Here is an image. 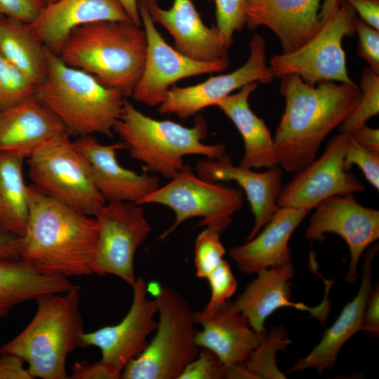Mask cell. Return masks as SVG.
Here are the masks:
<instances>
[{
	"label": "cell",
	"mask_w": 379,
	"mask_h": 379,
	"mask_svg": "<svg viewBox=\"0 0 379 379\" xmlns=\"http://www.w3.org/2000/svg\"><path fill=\"white\" fill-rule=\"evenodd\" d=\"M281 79L286 104L274 143L281 168L297 173L317 158L326 136L352 114L361 91L355 83L323 81L312 86L295 74Z\"/></svg>",
	"instance_id": "1"
},
{
	"label": "cell",
	"mask_w": 379,
	"mask_h": 379,
	"mask_svg": "<svg viewBox=\"0 0 379 379\" xmlns=\"http://www.w3.org/2000/svg\"><path fill=\"white\" fill-rule=\"evenodd\" d=\"M29 214L19 258L40 273L68 278L93 274L98 236L94 216L27 186Z\"/></svg>",
	"instance_id": "2"
},
{
	"label": "cell",
	"mask_w": 379,
	"mask_h": 379,
	"mask_svg": "<svg viewBox=\"0 0 379 379\" xmlns=\"http://www.w3.org/2000/svg\"><path fill=\"white\" fill-rule=\"evenodd\" d=\"M47 72L34 95L62 123L69 135L113 136L126 97L92 74L65 63L46 48Z\"/></svg>",
	"instance_id": "3"
},
{
	"label": "cell",
	"mask_w": 379,
	"mask_h": 379,
	"mask_svg": "<svg viewBox=\"0 0 379 379\" xmlns=\"http://www.w3.org/2000/svg\"><path fill=\"white\" fill-rule=\"evenodd\" d=\"M146 48L140 26L100 21L74 29L58 55L67 65L92 74L126 97L132 95L142 75Z\"/></svg>",
	"instance_id": "4"
},
{
	"label": "cell",
	"mask_w": 379,
	"mask_h": 379,
	"mask_svg": "<svg viewBox=\"0 0 379 379\" xmlns=\"http://www.w3.org/2000/svg\"><path fill=\"white\" fill-rule=\"evenodd\" d=\"M77 287L37 298L36 313L18 335L0 347L1 354L17 357L33 378L67 379L69 354L82 347L84 333Z\"/></svg>",
	"instance_id": "5"
},
{
	"label": "cell",
	"mask_w": 379,
	"mask_h": 379,
	"mask_svg": "<svg viewBox=\"0 0 379 379\" xmlns=\"http://www.w3.org/2000/svg\"><path fill=\"white\" fill-rule=\"evenodd\" d=\"M113 132L120 138L130 157L143 164L144 171L168 179L182 168L184 157L200 155L221 159L228 156L224 145L203 142L208 132L203 116L197 117L193 126L186 127L144 114L126 98Z\"/></svg>",
	"instance_id": "6"
},
{
	"label": "cell",
	"mask_w": 379,
	"mask_h": 379,
	"mask_svg": "<svg viewBox=\"0 0 379 379\" xmlns=\"http://www.w3.org/2000/svg\"><path fill=\"white\" fill-rule=\"evenodd\" d=\"M159 321L145 350L122 371L124 379H178L201 348L195 341L196 323L189 302L177 291L162 286L155 296Z\"/></svg>",
	"instance_id": "7"
},
{
	"label": "cell",
	"mask_w": 379,
	"mask_h": 379,
	"mask_svg": "<svg viewBox=\"0 0 379 379\" xmlns=\"http://www.w3.org/2000/svg\"><path fill=\"white\" fill-rule=\"evenodd\" d=\"M29 176L46 195L81 213L94 216L107 201L96 188L88 162L67 132L28 158Z\"/></svg>",
	"instance_id": "8"
},
{
	"label": "cell",
	"mask_w": 379,
	"mask_h": 379,
	"mask_svg": "<svg viewBox=\"0 0 379 379\" xmlns=\"http://www.w3.org/2000/svg\"><path fill=\"white\" fill-rule=\"evenodd\" d=\"M161 204L175 213L173 225L159 237L164 239L182 222L200 218L198 226L218 231L225 230L232 222V216L243 206V192L218 182H209L194 174L190 166L184 165L170 181L159 187L138 204Z\"/></svg>",
	"instance_id": "9"
},
{
	"label": "cell",
	"mask_w": 379,
	"mask_h": 379,
	"mask_svg": "<svg viewBox=\"0 0 379 379\" xmlns=\"http://www.w3.org/2000/svg\"><path fill=\"white\" fill-rule=\"evenodd\" d=\"M357 18L355 11L343 0L307 41L271 58L270 67L274 77L298 74L312 86L323 81L354 84L348 75L342 44L345 36L356 33Z\"/></svg>",
	"instance_id": "10"
},
{
	"label": "cell",
	"mask_w": 379,
	"mask_h": 379,
	"mask_svg": "<svg viewBox=\"0 0 379 379\" xmlns=\"http://www.w3.org/2000/svg\"><path fill=\"white\" fill-rule=\"evenodd\" d=\"M98 236L92 272L114 275L131 286L136 280L135 255L151 232L141 205L107 202L94 215Z\"/></svg>",
	"instance_id": "11"
},
{
	"label": "cell",
	"mask_w": 379,
	"mask_h": 379,
	"mask_svg": "<svg viewBox=\"0 0 379 379\" xmlns=\"http://www.w3.org/2000/svg\"><path fill=\"white\" fill-rule=\"evenodd\" d=\"M138 4L147 48L143 71L131 95L135 101L159 106L171 86L179 80L227 68L229 57L212 62L197 61L169 46L156 28L144 0H138Z\"/></svg>",
	"instance_id": "12"
},
{
	"label": "cell",
	"mask_w": 379,
	"mask_h": 379,
	"mask_svg": "<svg viewBox=\"0 0 379 379\" xmlns=\"http://www.w3.org/2000/svg\"><path fill=\"white\" fill-rule=\"evenodd\" d=\"M350 135L339 133L333 137L319 158L295 173L293 180L283 187L278 206L311 211L331 197L364 191V186L343 166Z\"/></svg>",
	"instance_id": "13"
},
{
	"label": "cell",
	"mask_w": 379,
	"mask_h": 379,
	"mask_svg": "<svg viewBox=\"0 0 379 379\" xmlns=\"http://www.w3.org/2000/svg\"><path fill=\"white\" fill-rule=\"evenodd\" d=\"M335 233L347 243L350 262L345 277L348 283L358 278L357 265L365 250L379 238V211L361 205L353 193L331 197L316 208L305 232L310 241H323Z\"/></svg>",
	"instance_id": "14"
},
{
	"label": "cell",
	"mask_w": 379,
	"mask_h": 379,
	"mask_svg": "<svg viewBox=\"0 0 379 379\" xmlns=\"http://www.w3.org/2000/svg\"><path fill=\"white\" fill-rule=\"evenodd\" d=\"M265 45L261 35L253 34L249 58L241 67L227 74L211 77L196 85L171 87L159 105V112L187 119L206 107L216 106L219 101L247 84L272 82L275 77L266 64Z\"/></svg>",
	"instance_id": "15"
},
{
	"label": "cell",
	"mask_w": 379,
	"mask_h": 379,
	"mask_svg": "<svg viewBox=\"0 0 379 379\" xmlns=\"http://www.w3.org/2000/svg\"><path fill=\"white\" fill-rule=\"evenodd\" d=\"M133 300L129 311L117 324L107 326L82 335V347L100 348L103 361L122 371L127 364L148 345V336L156 331L157 300L147 296V285L142 277L131 286Z\"/></svg>",
	"instance_id": "16"
},
{
	"label": "cell",
	"mask_w": 379,
	"mask_h": 379,
	"mask_svg": "<svg viewBox=\"0 0 379 379\" xmlns=\"http://www.w3.org/2000/svg\"><path fill=\"white\" fill-rule=\"evenodd\" d=\"M258 277L252 280L244 291L234 301V309L244 316L251 328L260 336L267 335L265 323L274 312L284 307H293L296 310L310 313L323 324L331 307L328 293L331 282L326 281V296L317 307L307 306L302 302L290 300V280L294 276L292 262L279 265L261 270Z\"/></svg>",
	"instance_id": "17"
},
{
	"label": "cell",
	"mask_w": 379,
	"mask_h": 379,
	"mask_svg": "<svg viewBox=\"0 0 379 379\" xmlns=\"http://www.w3.org/2000/svg\"><path fill=\"white\" fill-rule=\"evenodd\" d=\"M74 144L86 159L93 181L107 202L138 204L160 187L157 175L138 173L119 164L117 152L125 149L122 142L101 144L93 135L79 137Z\"/></svg>",
	"instance_id": "18"
},
{
	"label": "cell",
	"mask_w": 379,
	"mask_h": 379,
	"mask_svg": "<svg viewBox=\"0 0 379 379\" xmlns=\"http://www.w3.org/2000/svg\"><path fill=\"white\" fill-rule=\"evenodd\" d=\"M144 1L152 21L168 31L182 54L201 62L228 57L229 48L220 31L204 23L192 0H173L168 9L161 8L157 0Z\"/></svg>",
	"instance_id": "19"
},
{
	"label": "cell",
	"mask_w": 379,
	"mask_h": 379,
	"mask_svg": "<svg viewBox=\"0 0 379 379\" xmlns=\"http://www.w3.org/2000/svg\"><path fill=\"white\" fill-rule=\"evenodd\" d=\"M195 170L204 180L213 182L234 181L244 191L255 219L246 241L261 230L279 208L277 200L283 188V171L279 166L255 172L233 165L227 156L221 159H200L196 163Z\"/></svg>",
	"instance_id": "20"
},
{
	"label": "cell",
	"mask_w": 379,
	"mask_h": 379,
	"mask_svg": "<svg viewBox=\"0 0 379 379\" xmlns=\"http://www.w3.org/2000/svg\"><path fill=\"white\" fill-rule=\"evenodd\" d=\"M100 21L133 22L119 0H58L28 25L43 45L58 55L74 29Z\"/></svg>",
	"instance_id": "21"
},
{
	"label": "cell",
	"mask_w": 379,
	"mask_h": 379,
	"mask_svg": "<svg viewBox=\"0 0 379 379\" xmlns=\"http://www.w3.org/2000/svg\"><path fill=\"white\" fill-rule=\"evenodd\" d=\"M320 7V0H246V25L251 30L261 26L270 29L286 53L319 30Z\"/></svg>",
	"instance_id": "22"
},
{
	"label": "cell",
	"mask_w": 379,
	"mask_h": 379,
	"mask_svg": "<svg viewBox=\"0 0 379 379\" xmlns=\"http://www.w3.org/2000/svg\"><path fill=\"white\" fill-rule=\"evenodd\" d=\"M194 318L202 327L196 333V343L214 353L226 367L245 363L265 338L251 328L229 300L216 309L194 312Z\"/></svg>",
	"instance_id": "23"
},
{
	"label": "cell",
	"mask_w": 379,
	"mask_h": 379,
	"mask_svg": "<svg viewBox=\"0 0 379 379\" xmlns=\"http://www.w3.org/2000/svg\"><path fill=\"white\" fill-rule=\"evenodd\" d=\"M62 132L60 120L34 95L0 110V152L28 159Z\"/></svg>",
	"instance_id": "24"
},
{
	"label": "cell",
	"mask_w": 379,
	"mask_h": 379,
	"mask_svg": "<svg viewBox=\"0 0 379 379\" xmlns=\"http://www.w3.org/2000/svg\"><path fill=\"white\" fill-rule=\"evenodd\" d=\"M310 212L307 209L279 207L261 232L244 244L230 248V255L239 270L245 274H257L292 262L289 239Z\"/></svg>",
	"instance_id": "25"
},
{
	"label": "cell",
	"mask_w": 379,
	"mask_h": 379,
	"mask_svg": "<svg viewBox=\"0 0 379 379\" xmlns=\"http://www.w3.org/2000/svg\"><path fill=\"white\" fill-rule=\"evenodd\" d=\"M378 245L369 248L362 265L360 288L356 296L343 308L334 323L325 331L319 344L305 357L300 359L288 371L293 373L314 368L319 375L335 365L338 353L345 343L361 331L364 307L373 289L372 264Z\"/></svg>",
	"instance_id": "26"
},
{
	"label": "cell",
	"mask_w": 379,
	"mask_h": 379,
	"mask_svg": "<svg viewBox=\"0 0 379 379\" xmlns=\"http://www.w3.org/2000/svg\"><path fill=\"white\" fill-rule=\"evenodd\" d=\"M258 84H247L239 91L227 95L216 105L232 121L243 138L244 153L239 166L251 169L279 166L270 130L264 120L249 106L248 98Z\"/></svg>",
	"instance_id": "27"
},
{
	"label": "cell",
	"mask_w": 379,
	"mask_h": 379,
	"mask_svg": "<svg viewBox=\"0 0 379 379\" xmlns=\"http://www.w3.org/2000/svg\"><path fill=\"white\" fill-rule=\"evenodd\" d=\"M77 286L68 278L41 274L20 259L0 260V319L19 304Z\"/></svg>",
	"instance_id": "28"
},
{
	"label": "cell",
	"mask_w": 379,
	"mask_h": 379,
	"mask_svg": "<svg viewBox=\"0 0 379 379\" xmlns=\"http://www.w3.org/2000/svg\"><path fill=\"white\" fill-rule=\"evenodd\" d=\"M0 53L26 74L36 86L45 79L46 48L28 24L4 16L0 18Z\"/></svg>",
	"instance_id": "29"
},
{
	"label": "cell",
	"mask_w": 379,
	"mask_h": 379,
	"mask_svg": "<svg viewBox=\"0 0 379 379\" xmlns=\"http://www.w3.org/2000/svg\"><path fill=\"white\" fill-rule=\"evenodd\" d=\"M23 160L20 156L0 152V228L18 237L23 235L29 214Z\"/></svg>",
	"instance_id": "30"
},
{
	"label": "cell",
	"mask_w": 379,
	"mask_h": 379,
	"mask_svg": "<svg viewBox=\"0 0 379 379\" xmlns=\"http://www.w3.org/2000/svg\"><path fill=\"white\" fill-rule=\"evenodd\" d=\"M291 343L284 327H273L244 364L255 379H285L277 366L276 354Z\"/></svg>",
	"instance_id": "31"
},
{
	"label": "cell",
	"mask_w": 379,
	"mask_h": 379,
	"mask_svg": "<svg viewBox=\"0 0 379 379\" xmlns=\"http://www.w3.org/2000/svg\"><path fill=\"white\" fill-rule=\"evenodd\" d=\"M361 91L359 103L339 126V133L352 135L371 117L379 112V74L366 67L360 81Z\"/></svg>",
	"instance_id": "32"
},
{
	"label": "cell",
	"mask_w": 379,
	"mask_h": 379,
	"mask_svg": "<svg viewBox=\"0 0 379 379\" xmlns=\"http://www.w3.org/2000/svg\"><path fill=\"white\" fill-rule=\"evenodd\" d=\"M36 84L0 53V110L34 95Z\"/></svg>",
	"instance_id": "33"
},
{
	"label": "cell",
	"mask_w": 379,
	"mask_h": 379,
	"mask_svg": "<svg viewBox=\"0 0 379 379\" xmlns=\"http://www.w3.org/2000/svg\"><path fill=\"white\" fill-rule=\"evenodd\" d=\"M220 233L206 227L197 237L194 244V265L199 278L206 279L224 260L225 248L220 239Z\"/></svg>",
	"instance_id": "34"
},
{
	"label": "cell",
	"mask_w": 379,
	"mask_h": 379,
	"mask_svg": "<svg viewBox=\"0 0 379 379\" xmlns=\"http://www.w3.org/2000/svg\"><path fill=\"white\" fill-rule=\"evenodd\" d=\"M215 4L216 27L226 46L233 43V34L246 25V0H213Z\"/></svg>",
	"instance_id": "35"
},
{
	"label": "cell",
	"mask_w": 379,
	"mask_h": 379,
	"mask_svg": "<svg viewBox=\"0 0 379 379\" xmlns=\"http://www.w3.org/2000/svg\"><path fill=\"white\" fill-rule=\"evenodd\" d=\"M353 165H357L368 182L378 190L379 152L361 145L350 135L344 157L343 166L345 171H350Z\"/></svg>",
	"instance_id": "36"
},
{
	"label": "cell",
	"mask_w": 379,
	"mask_h": 379,
	"mask_svg": "<svg viewBox=\"0 0 379 379\" xmlns=\"http://www.w3.org/2000/svg\"><path fill=\"white\" fill-rule=\"evenodd\" d=\"M208 281L211 295L206 310L216 309L225 304L237 291V282L229 263L222 262L206 277Z\"/></svg>",
	"instance_id": "37"
},
{
	"label": "cell",
	"mask_w": 379,
	"mask_h": 379,
	"mask_svg": "<svg viewBox=\"0 0 379 379\" xmlns=\"http://www.w3.org/2000/svg\"><path fill=\"white\" fill-rule=\"evenodd\" d=\"M226 366L211 351L201 348L197 357L190 362L178 379H223Z\"/></svg>",
	"instance_id": "38"
},
{
	"label": "cell",
	"mask_w": 379,
	"mask_h": 379,
	"mask_svg": "<svg viewBox=\"0 0 379 379\" xmlns=\"http://www.w3.org/2000/svg\"><path fill=\"white\" fill-rule=\"evenodd\" d=\"M355 30L358 34V55L369 65V68L379 74V31L361 19H356Z\"/></svg>",
	"instance_id": "39"
},
{
	"label": "cell",
	"mask_w": 379,
	"mask_h": 379,
	"mask_svg": "<svg viewBox=\"0 0 379 379\" xmlns=\"http://www.w3.org/2000/svg\"><path fill=\"white\" fill-rule=\"evenodd\" d=\"M44 7L40 0H0V15L30 24Z\"/></svg>",
	"instance_id": "40"
},
{
	"label": "cell",
	"mask_w": 379,
	"mask_h": 379,
	"mask_svg": "<svg viewBox=\"0 0 379 379\" xmlns=\"http://www.w3.org/2000/svg\"><path fill=\"white\" fill-rule=\"evenodd\" d=\"M70 379H119L121 373L102 360L90 364L86 361L74 363Z\"/></svg>",
	"instance_id": "41"
},
{
	"label": "cell",
	"mask_w": 379,
	"mask_h": 379,
	"mask_svg": "<svg viewBox=\"0 0 379 379\" xmlns=\"http://www.w3.org/2000/svg\"><path fill=\"white\" fill-rule=\"evenodd\" d=\"M361 331L371 337H378L379 334V286L371 291L367 299L363 316Z\"/></svg>",
	"instance_id": "42"
},
{
	"label": "cell",
	"mask_w": 379,
	"mask_h": 379,
	"mask_svg": "<svg viewBox=\"0 0 379 379\" xmlns=\"http://www.w3.org/2000/svg\"><path fill=\"white\" fill-rule=\"evenodd\" d=\"M20 358L0 354V379H33Z\"/></svg>",
	"instance_id": "43"
},
{
	"label": "cell",
	"mask_w": 379,
	"mask_h": 379,
	"mask_svg": "<svg viewBox=\"0 0 379 379\" xmlns=\"http://www.w3.org/2000/svg\"><path fill=\"white\" fill-rule=\"evenodd\" d=\"M361 16V20L379 30V0H344Z\"/></svg>",
	"instance_id": "44"
},
{
	"label": "cell",
	"mask_w": 379,
	"mask_h": 379,
	"mask_svg": "<svg viewBox=\"0 0 379 379\" xmlns=\"http://www.w3.org/2000/svg\"><path fill=\"white\" fill-rule=\"evenodd\" d=\"M352 138L361 145L379 152V130L366 124L351 135Z\"/></svg>",
	"instance_id": "45"
},
{
	"label": "cell",
	"mask_w": 379,
	"mask_h": 379,
	"mask_svg": "<svg viewBox=\"0 0 379 379\" xmlns=\"http://www.w3.org/2000/svg\"><path fill=\"white\" fill-rule=\"evenodd\" d=\"M19 237L0 228V260H18Z\"/></svg>",
	"instance_id": "46"
},
{
	"label": "cell",
	"mask_w": 379,
	"mask_h": 379,
	"mask_svg": "<svg viewBox=\"0 0 379 379\" xmlns=\"http://www.w3.org/2000/svg\"><path fill=\"white\" fill-rule=\"evenodd\" d=\"M122 4L126 12L133 22L138 26L142 25V21L138 10V0H119Z\"/></svg>",
	"instance_id": "47"
},
{
	"label": "cell",
	"mask_w": 379,
	"mask_h": 379,
	"mask_svg": "<svg viewBox=\"0 0 379 379\" xmlns=\"http://www.w3.org/2000/svg\"><path fill=\"white\" fill-rule=\"evenodd\" d=\"M343 0H324L320 7L319 19L322 23L336 10Z\"/></svg>",
	"instance_id": "48"
},
{
	"label": "cell",
	"mask_w": 379,
	"mask_h": 379,
	"mask_svg": "<svg viewBox=\"0 0 379 379\" xmlns=\"http://www.w3.org/2000/svg\"><path fill=\"white\" fill-rule=\"evenodd\" d=\"M45 6L51 4L58 0H40Z\"/></svg>",
	"instance_id": "49"
},
{
	"label": "cell",
	"mask_w": 379,
	"mask_h": 379,
	"mask_svg": "<svg viewBox=\"0 0 379 379\" xmlns=\"http://www.w3.org/2000/svg\"><path fill=\"white\" fill-rule=\"evenodd\" d=\"M1 17H3V16L0 15V18H1Z\"/></svg>",
	"instance_id": "50"
}]
</instances>
